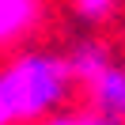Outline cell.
<instances>
[{"instance_id": "5b68a950", "label": "cell", "mask_w": 125, "mask_h": 125, "mask_svg": "<svg viewBox=\"0 0 125 125\" xmlns=\"http://www.w3.org/2000/svg\"><path fill=\"white\" fill-rule=\"evenodd\" d=\"M42 125H121V121H114V117H106V114H99V110H72V106H64V110H57L53 117H46Z\"/></svg>"}, {"instance_id": "8992f818", "label": "cell", "mask_w": 125, "mask_h": 125, "mask_svg": "<svg viewBox=\"0 0 125 125\" xmlns=\"http://www.w3.org/2000/svg\"><path fill=\"white\" fill-rule=\"evenodd\" d=\"M0 125H15V117H11V106H8V95H4V87H0Z\"/></svg>"}, {"instance_id": "277c9868", "label": "cell", "mask_w": 125, "mask_h": 125, "mask_svg": "<svg viewBox=\"0 0 125 125\" xmlns=\"http://www.w3.org/2000/svg\"><path fill=\"white\" fill-rule=\"evenodd\" d=\"M68 8H72V15H76L80 23L102 27V23H110V19L117 15L121 0H68Z\"/></svg>"}, {"instance_id": "3957f363", "label": "cell", "mask_w": 125, "mask_h": 125, "mask_svg": "<svg viewBox=\"0 0 125 125\" xmlns=\"http://www.w3.org/2000/svg\"><path fill=\"white\" fill-rule=\"evenodd\" d=\"M38 23V0H0V49L15 46Z\"/></svg>"}, {"instance_id": "6da1fadb", "label": "cell", "mask_w": 125, "mask_h": 125, "mask_svg": "<svg viewBox=\"0 0 125 125\" xmlns=\"http://www.w3.org/2000/svg\"><path fill=\"white\" fill-rule=\"evenodd\" d=\"M76 72H72L68 57L57 49H19L0 64V87L8 95V106L15 125H42L64 110L76 91Z\"/></svg>"}, {"instance_id": "7a4b0ae2", "label": "cell", "mask_w": 125, "mask_h": 125, "mask_svg": "<svg viewBox=\"0 0 125 125\" xmlns=\"http://www.w3.org/2000/svg\"><path fill=\"white\" fill-rule=\"evenodd\" d=\"M83 91H87V106L91 110H99V114L125 125V64L117 57L83 80Z\"/></svg>"}]
</instances>
